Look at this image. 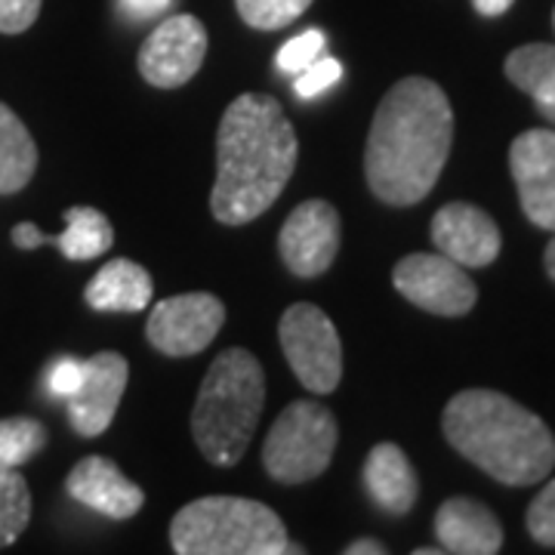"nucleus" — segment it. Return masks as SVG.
Instances as JSON below:
<instances>
[{
    "instance_id": "72a5a7b5",
    "label": "nucleus",
    "mask_w": 555,
    "mask_h": 555,
    "mask_svg": "<svg viewBox=\"0 0 555 555\" xmlns=\"http://www.w3.org/2000/svg\"><path fill=\"white\" fill-rule=\"evenodd\" d=\"M553 28H555V10H553Z\"/></svg>"
},
{
    "instance_id": "9b49d317",
    "label": "nucleus",
    "mask_w": 555,
    "mask_h": 555,
    "mask_svg": "<svg viewBox=\"0 0 555 555\" xmlns=\"http://www.w3.org/2000/svg\"><path fill=\"white\" fill-rule=\"evenodd\" d=\"M343 241V225L334 204L312 198L302 201L291 217L284 219L278 235V254L284 266L299 278H318L334 266Z\"/></svg>"
},
{
    "instance_id": "4be33fe9",
    "label": "nucleus",
    "mask_w": 555,
    "mask_h": 555,
    "mask_svg": "<svg viewBox=\"0 0 555 555\" xmlns=\"http://www.w3.org/2000/svg\"><path fill=\"white\" fill-rule=\"evenodd\" d=\"M31 521V491L16 466H0V550L13 546Z\"/></svg>"
},
{
    "instance_id": "393cba45",
    "label": "nucleus",
    "mask_w": 555,
    "mask_h": 555,
    "mask_svg": "<svg viewBox=\"0 0 555 555\" xmlns=\"http://www.w3.org/2000/svg\"><path fill=\"white\" fill-rule=\"evenodd\" d=\"M324 47H327V38H324V31H318V28H309V31H302L297 38H291L281 50H278L275 65L281 72H287V75H299L306 65H312L318 56H324Z\"/></svg>"
},
{
    "instance_id": "cd10ccee",
    "label": "nucleus",
    "mask_w": 555,
    "mask_h": 555,
    "mask_svg": "<svg viewBox=\"0 0 555 555\" xmlns=\"http://www.w3.org/2000/svg\"><path fill=\"white\" fill-rule=\"evenodd\" d=\"M43 0H0V35H22L40 16Z\"/></svg>"
},
{
    "instance_id": "473e14b6",
    "label": "nucleus",
    "mask_w": 555,
    "mask_h": 555,
    "mask_svg": "<svg viewBox=\"0 0 555 555\" xmlns=\"http://www.w3.org/2000/svg\"><path fill=\"white\" fill-rule=\"evenodd\" d=\"M543 262H546V275L555 281V232H553V241H550V247H546V257H543Z\"/></svg>"
},
{
    "instance_id": "f03ea898",
    "label": "nucleus",
    "mask_w": 555,
    "mask_h": 555,
    "mask_svg": "<svg viewBox=\"0 0 555 555\" xmlns=\"http://www.w3.org/2000/svg\"><path fill=\"white\" fill-rule=\"evenodd\" d=\"M297 133L269 93H241L217 133V182L210 210L225 225L262 217L297 170Z\"/></svg>"
},
{
    "instance_id": "bb28decb",
    "label": "nucleus",
    "mask_w": 555,
    "mask_h": 555,
    "mask_svg": "<svg viewBox=\"0 0 555 555\" xmlns=\"http://www.w3.org/2000/svg\"><path fill=\"white\" fill-rule=\"evenodd\" d=\"M343 75V65L337 60H331V56H318L312 65H306L302 72L294 80V90H297V96L302 100H315L321 96L327 87H334Z\"/></svg>"
},
{
    "instance_id": "20e7f679",
    "label": "nucleus",
    "mask_w": 555,
    "mask_h": 555,
    "mask_svg": "<svg viewBox=\"0 0 555 555\" xmlns=\"http://www.w3.org/2000/svg\"><path fill=\"white\" fill-rule=\"evenodd\" d=\"M266 404L262 364L247 349H225L214 358L198 389L192 433L207 463L235 466L257 433Z\"/></svg>"
},
{
    "instance_id": "423d86ee",
    "label": "nucleus",
    "mask_w": 555,
    "mask_h": 555,
    "mask_svg": "<svg viewBox=\"0 0 555 555\" xmlns=\"http://www.w3.org/2000/svg\"><path fill=\"white\" fill-rule=\"evenodd\" d=\"M337 420L318 401L287 404L262 444V466L281 485L318 478L337 451Z\"/></svg>"
},
{
    "instance_id": "c85d7f7f",
    "label": "nucleus",
    "mask_w": 555,
    "mask_h": 555,
    "mask_svg": "<svg viewBox=\"0 0 555 555\" xmlns=\"http://www.w3.org/2000/svg\"><path fill=\"white\" fill-rule=\"evenodd\" d=\"M83 379V361L75 358H60L53 367H50V392L60 398H68Z\"/></svg>"
},
{
    "instance_id": "f8f14e48",
    "label": "nucleus",
    "mask_w": 555,
    "mask_h": 555,
    "mask_svg": "<svg viewBox=\"0 0 555 555\" xmlns=\"http://www.w3.org/2000/svg\"><path fill=\"white\" fill-rule=\"evenodd\" d=\"M130 379V364L120 352H100L83 361L80 386L65 398L72 429L83 438L102 436L118 414L120 398Z\"/></svg>"
},
{
    "instance_id": "0eeeda50",
    "label": "nucleus",
    "mask_w": 555,
    "mask_h": 555,
    "mask_svg": "<svg viewBox=\"0 0 555 555\" xmlns=\"http://www.w3.org/2000/svg\"><path fill=\"white\" fill-rule=\"evenodd\" d=\"M291 371L315 396H331L343 377V343L334 321L312 302H294L278 324Z\"/></svg>"
},
{
    "instance_id": "aec40b11",
    "label": "nucleus",
    "mask_w": 555,
    "mask_h": 555,
    "mask_svg": "<svg viewBox=\"0 0 555 555\" xmlns=\"http://www.w3.org/2000/svg\"><path fill=\"white\" fill-rule=\"evenodd\" d=\"M506 78L534 100L537 112L555 124V43H525L506 56Z\"/></svg>"
},
{
    "instance_id": "412c9836",
    "label": "nucleus",
    "mask_w": 555,
    "mask_h": 555,
    "mask_svg": "<svg viewBox=\"0 0 555 555\" xmlns=\"http://www.w3.org/2000/svg\"><path fill=\"white\" fill-rule=\"evenodd\" d=\"M38 170V145L22 118L0 102V195L22 192Z\"/></svg>"
},
{
    "instance_id": "dca6fc26",
    "label": "nucleus",
    "mask_w": 555,
    "mask_h": 555,
    "mask_svg": "<svg viewBox=\"0 0 555 555\" xmlns=\"http://www.w3.org/2000/svg\"><path fill=\"white\" fill-rule=\"evenodd\" d=\"M13 244L20 250H35L40 244H53V247H60L65 259L83 262V259L102 257L115 244V229L96 207H68L62 235H43L35 222H20L13 229Z\"/></svg>"
},
{
    "instance_id": "f257e3e1",
    "label": "nucleus",
    "mask_w": 555,
    "mask_h": 555,
    "mask_svg": "<svg viewBox=\"0 0 555 555\" xmlns=\"http://www.w3.org/2000/svg\"><path fill=\"white\" fill-rule=\"evenodd\" d=\"M454 145L451 100L436 80L404 78L383 96L364 149V177L383 204L411 207L436 189Z\"/></svg>"
},
{
    "instance_id": "5701e85b",
    "label": "nucleus",
    "mask_w": 555,
    "mask_h": 555,
    "mask_svg": "<svg viewBox=\"0 0 555 555\" xmlns=\"http://www.w3.org/2000/svg\"><path fill=\"white\" fill-rule=\"evenodd\" d=\"M47 444V426L31 416L0 420V466H25Z\"/></svg>"
},
{
    "instance_id": "a211bd4d",
    "label": "nucleus",
    "mask_w": 555,
    "mask_h": 555,
    "mask_svg": "<svg viewBox=\"0 0 555 555\" xmlns=\"http://www.w3.org/2000/svg\"><path fill=\"white\" fill-rule=\"evenodd\" d=\"M364 488L371 500L389 516H408L420 496L414 466L392 441L371 448V454L364 460Z\"/></svg>"
},
{
    "instance_id": "39448f33",
    "label": "nucleus",
    "mask_w": 555,
    "mask_h": 555,
    "mask_svg": "<svg viewBox=\"0 0 555 555\" xmlns=\"http://www.w3.org/2000/svg\"><path fill=\"white\" fill-rule=\"evenodd\" d=\"M170 543L179 555H284L287 528L259 500L204 496L182 506L170 525Z\"/></svg>"
},
{
    "instance_id": "f3484780",
    "label": "nucleus",
    "mask_w": 555,
    "mask_h": 555,
    "mask_svg": "<svg viewBox=\"0 0 555 555\" xmlns=\"http://www.w3.org/2000/svg\"><path fill=\"white\" fill-rule=\"evenodd\" d=\"M436 537L444 553L494 555L503 550V528L496 516L469 496H451L436 513Z\"/></svg>"
},
{
    "instance_id": "2eb2a0df",
    "label": "nucleus",
    "mask_w": 555,
    "mask_h": 555,
    "mask_svg": "<svg viewBox=\"0 0 555 555\" xmlns=\"http://www.w3.org/2000/svg\"><path fill=\"white\" fill-rule=\"evenodd\" d=\"M65 491L78 503L90 506L93 513L105 518H133L145 503V491L137 481L124 476L115 460L108 456H83L78 466L65 478Z\"/></svg>"
},
{
    "instance_id": "6e6552de",
    "label": "nucleus",
    "mask_w": 555,
    "mask_h": 555,
    "mask_svg": "<svg viewBox=\"0 0 555 555\" xmlns=\"http://www.w3.org/2000/svg\"><path fill=\"white\" fill-rule=\"evenodd\" d=\"M392 284L416 309L441 318H460L473 312L478 291L473 278L444 254H411L398 259Z\"/></svg>"
},
{
    "instance_id": "a878e982",
    "label": "nucleus",
    "mask_w": 555,
    "mask_h": 555,
    "mask_svg": "<svg viewBox=\"0 0 555 555\" xmlns=\"http://www.w3.org/2000/svg\"><path fill=\"white\" fill-rule=\"evenodd\" d=\"M528 534L540 546H555V478L528 506Z\"/></svg>"
},
{
    "instance_id": "7ed1b4c3",
    "label": "nucleus",
    "mask_w": 555,
    "mask_h": 555,
    "mask_svg": "<svg viewBox=\"0 0 555 555\" xmlns=\"http://www.w3.org/2000/svg\"><path fill=\"white\" fill-rule=\"evenodd\" d=\"M441 429L456 454L509 488H528L555 469V436L528 408L494 389L456 392Z\"/></svg>"
},
{
    "instance_id": "7c9ffc66",
    "label": "nucleus",
    "mask_w": 555,
    "mask_h": 555,
    "mask_svg": "<svg viewBox=\"0 0 555 555\" xmlns=\"http://www.w3.org/2000/svg\"><path fill=\"white\" fill-rule=\"evenodd\" d=\"M513 3H516V0H473L476 13L478 16H485V20H496V16H503Z\"/></svg>"
},
{
    "instance_id": "4468645a",
    "label": "nucleus",
    "mask_w": 555,
    "mask_h": 555,
    "mask_svg": "<svg viewBox=\"0 0 555 555\" xmlns=\"http://www.w3.org/2000/svg\"><path fill=\"white\" fill-rule=\"evenodd\" d=\"M433 244L438 247V254L454 259L456 266L481 269L500 257L503 238L494 219L481 207L454 201V204H444L433 217Z\"/></svg>"
},
{
    "instance_id": "c756f323",
    "label": "nucleus",
    "mask_w": 555,
    "mask_h": 555,
    "mask_svg": "<svg viewBox=\"0 0 555 555\" xmlns=\"http://www.w3.org/2000/svg\"><path fill=\"white\" fill-rule=\"evenodd\" d=\"M173 0H120V10L133 22H145L160 16Z\"/></svg>"
},
{
    "instance_id": "2f4dec72",
    "label": "nucleus",
    "mask_w": 555,
    "mask_h": 555,
    "mask_svg": "<svg viewBox=\"0 0 555 555\" xmlns=\"http://www.w3.org/2000/svg\"><path fill=\"white\" fill-rule=\"evenodd\" d=\"M389 550L379 540H356L346 546V555H386Z\"/></svg>"
},
{
    "instance_id": "b1692460",
    "label": "nucleus",
    "mask_w": 555,
    "mask_h": 555,
    "mask_svg": "<svg viewBox=\"0 0 555 555\" xmlns=\"http://www.w3.org/2000/svg\"><path fill=\"white\" fill-rule=\"evenodd\" d=\"M235 7H238L241 20L250 28L278 31L297 22L312 7V0H235Z\"/></svg>"
},
{
    "instance_id": "6ab92c4d",
    "label": "nucleus",
    "mask_w": 555,
    "mask_h": 555,
    "mask_svg": "<svg viewBox=\"0 0 555 555\" xmlns=\"http://www.w3.org/2000/svg\"><path fill=\"white\" fill-rule=\"evenodd\" d=\"M87 306L96 312H142L155 297L152 275L133 259H108L96 275L90 278Z\"/></svg>"
},
{
    "instance_id": "1a4fd4ad",
    "label": "nucleus",
    "mask_w": 555,
    "mask_h": 555,
    "mask_svg": "<svg viewBox=\"0 0 555 555\" xmlns=\"http://www.w3.org/2000/svg\"><path fill=\"white\" fill-rule=\"evenodd\" d=\"M225 324V306L214 294H179L155 302L145 321L149 343L170 358L198 356Z\"/></svg>"
},
{
    "instance_id": "9d476101",
    "label": "nucleus",
    "mask_w": 555,
    "mask_h": 555,
    "mask_svg": "<svg viewBox=\"0 0 555 555\" xmlns=\"http://www.w3.org/2000/svg\"><path fill=\"white\" fill-rule=\"evenodd\" d=\"M207 56V28L179 13L164 20L139 50V75L158 90H177L198 75Z\"/></svg>"
},
{
    "instance_id": "ddd939ff",
    "label": "nucleus",
    "mask_w": 555,
    "mask_h": 555,
    "mask_svg": "<svg viewBox=\"0 0 555 555\" xmlns=\"http://www.w3.org/2000/svg\"><path fill=\"white\" fill-rule=\"evenodd\" d=\"M518 204L537 229L555 232V130H528L509 149Z\"/></svg>"
}]
</instances>
